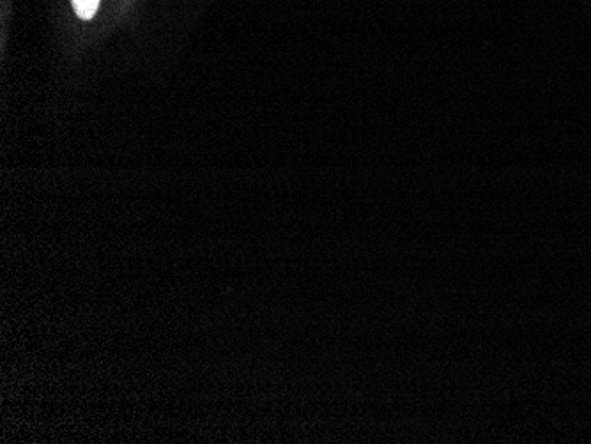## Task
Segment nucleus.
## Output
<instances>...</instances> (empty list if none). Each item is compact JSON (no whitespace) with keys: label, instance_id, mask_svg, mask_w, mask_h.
Segmentation results:
<instances>
[{"label":"nucleus","instance_id":"nucleus-1","mask_svg":"<svg viewBox=\"0 0 591 444\" xmlns=\"http://www.w3.org/2000/svg\"><path fill=\"white\" fill-rule=\"evenodd\" d=\"M73 9L82 20H91L100 8V0H71Z\"/></svg>","mask_w":591,"mask_h":444}]
</instances>
